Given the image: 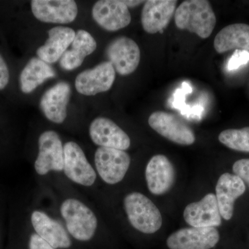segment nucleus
Instances as JSON below:
<instances>
[{
    "label": "nucleus",
    "instance_id": "obj_2",
    "mask_svg": "<svg viewBox=\"0 0 249 249\" xmlns=\"http://www.w3.org/2000/svg\"><path fill=\"white\" fill-rule=\"evenodd\" d=\"M124 210L134 229L145 234L155 233L162 226L161 214L148 197L132 193L124 199Z\"/></svg>",
    "mask_w": 249,
    "mask_h": 249
},
{
    "label": "nucleus",
    "instance_id": "obj_8",
    "mask_svg": "<svg viewBox=\"0 0 249 249\" xmlns=\"http://www.w3.org/2000/svg\"><path fill=\"white\" fill-rule=\"evenodd\" d=\"M63 171L70 180L82 186H92L96 179V172L75 142H67L64 145Z\"/></svg>",
    "mask_w": 249,
    "mask_h": 249
},
{
    "label": "nucleus",
    "instance_id": "obj_22",
    "mask_svg": "<svg viewBox=\"0 0 249 249\" xmlns=\"http://www.w3.org/2000/svg\"><path fill=\"white\" fill-rule=\"evenodd\" d=\"M214 48L219 53L235 49L249 52V24L237 23L223 28L214 37Z\"/></svg>",
    "mask_w": 249,
    "mask_h": 249
},
{
    "label": "nucleus",
    "instance_id": "obj_16",
    "mask_svg": "<svg viewBox=\"0 0 249 249\" xmlns=\"http://www.w3.org/2000/svg\"><path fill=\"white\" fill-rule=\"evenodd\" d=\"M68 83L60 82L47 90L40 100V107L45 117L54 124H60L67 116V106L71 96Z\"/></svg>",
    "mask_w": 249,
    "mask_h": 249
},
{
    "label": "nucleus",
    "instance_id": "obj_23",
    "mask_svg": "<svg viewBox=\"0 0 249 249\" xmlns=\"http://www.w3.org/2000/svg\"><path fill=\"white\" fill-rule=\"evenodd\" d=\"M55 76V71L49 64L38 58H32L19 75V88L24 93L33 92L46 80Z\"/></svg>",
    "mask_w": 249,
    "mask_h": 249
},
{
    "label": "nucleus",
    "instance_id": "obj_27",
    "mask_svg": "<svg viewBox=\"0 0 249 249\" xmlns=\"http://www.w3.org/2000/svg\"><path fill=\"white\" fill-rule=\"evenodd\" d=\"M10 73L9 67L0 54V90L4 89L9 84Z\"/></svg>",
    "mask_w": 249,
    "mask_h": 249
},
{
    "label": "nucleus",
    "instance_id": "obj_6",
    "mask_svg": "<svg viewBox=\"0 0 249 249\" xmlns=\"http://www.w3.org/2000/svg\"><path fill=\"white\" fill-rule=\"evenodd\" d=\"M106 53L108 61L121 76L133 73L140 63L141 52L138 45L135 41L125 36L111 41Z\"/></svg>",
    "mask_w": 249,
    "mask_h": 249
},
{
    "label": "nucleus",
    "instance_id": "obj_24",
    "mask_svg": "<svg viewBox=\"0 0 249 249\" xmlns=\"http://www.w3.org/2000/svg\"><path fill=\"white\" fill-rule=\"evenodd\" d=\"M218 139L231 150L249 153V127L226 129L219 134Z\"/></svg>",
    "mask_w": 249,
    "mask_h": 249
},
{
    "label": "nucleus",
    "instance_id": "obj_17",
    "mask_svg": "<svg viewBox=\"0 0 249 249\" xmlns=\"http://www.w3.org/2000/svg\"><path fill=\"white\" fill-rule=\"evenodd\" d=\"M175 0H148L144 4L142 12V29L150 34L163 32L168 27L176 11Z\"/></svg>",
    "mask_w": 249,
    "mask_h": 249
},
{
    "label": "nucleus",
    "instance_id": "obj_5",
    "mask_svg": "<svg viewBox=\"0 0 249 249\" xmlns=\"http://www.w3.org/2000/svg\"><path fill=\"white\" fill-rule=\"evenodd\" d=\"M148 124L160 136L178 145H191L196 142L193 129L175 114L155 111L149 117Z\"/></svg>",
    "mask_w": 249,
    "mask_h": 249
},
{
    "label": "nucleus",
    "instance_id": "obj_10",
    "mask_svg": "<svg viewBox=\"0 0 249 249\" xmlns=\"http://www.w3.org/2000/svg\"><path fill=\"white\" fill-rule=\"evenodd\" d=\"M116 78V71L109 61L103 62L76 76L75 87L78 93L95 96L111 89Z\"/></svg>",
    "mask_w": 249,
    "mask_h": 249
},
{
    "label": "nucleus",
    "instance_id": "obj_7",
    "mask_svg": "<svg viewBox=\"0 0 249 249\" xmlns=\"http://www.w3.org/2000/svg\"><path fill=\"white\" fill-rule=\"evenodd\" d=\"M39 153L35 161L36 173L47 175L50 171L64 169V147L56 132L49 130L41 134L38 139Z\"/></svg>",
    "mask_w": 249,
    "mask_h": 249
},
{
    "label": "nucleus",
    "instance_id": "obj_14",
    "mask_svg": "<svg viewBox=\"0 0 249 249\" xmlns=\"http://www.w3.org/2000/svg\"><path fill=\"white\" fill-rule=\"evenodd\" d=\"M147 188L156 196L168 193L175 181V170L168 157L157 155L149 160L145 169Z\"/></svg>",
    "mask_w": 249,
    "mask_h": 249
},
{
    "label": "nucleus",
    "instance_id": "obj_26",
    "mask_svg": "<svg viewBox=\"0 0 249 249\" xmlns=\"http://www.w3.org/2000/svg\"><path fill=\"white\" fill-rule=\"evenodd\" d=\"M249 62V52L244 50L235 51L228 63L229 70H235L242 65H246Z\"/></svg>",
    "mask_w": 249,
    "mask_h": 249
},
{
    "label": "nucleus",
    "instance_id": "obj_11",
    "mask_svg": "<svg viewBox=\"0 0 249 249\" xmlns=\"http://www.w3.org/2000/svg\"><path fill=\"white\" fill-rule=\"evenodd\" d=\"M31 11L39 21L53 24H70L78 16V6L73 0H33Z\"/></svg>",
    "mask_w": 249,
    "mask_h": 249
},
{
    "label": "nucleus",
    "instance_id": "obj_9",
    "mask_svg": "<svg viewBox=\"0 0 249 249\" xmlns=\"http://www.w3.org/2000/svg\"><path fill=\"white\" fill-rule=\"evenodd\" d=\"M219 240L216 228L190 227L179 229L167 239L170 249H211Z\"/></svg>",
    "mask_w": 249,
    "mask_h": 249
},
{
    "label": "nucleus",
    "instance_id": "obj_21",
    "mask_svg": "<svg viewBox=\"0 0 249 249\" xmlns=\"http://www.w3.org/2000/svg\"><path fill=\"white\" fill-rule=\"evenodd\" d=\"M96 48L97 44L93 36L87 31L78 30L72 42L71 49L66 51L60 58V67L67 71L76 70Z\"/></svg>",
    "mask_w": 249,
    "mask_h": 249
},
{
    "label": "nucleus",
    "instance_id": "obj_1",
    "mask_svg": "<svg viewBox=\"0 0 249 249\" xmlns=\"http://www.w3.org/2000/svg\"><path fill=\"white\" fill-rule=\"evenodd\" d=\"M175 22L178 29L206 39L212 34L217 19L209 1L187 0L176 9Z\"/></svg>",
    "mask_w": 249,
    "mask_h": 249
},
{
    "label": "nucleus",
    "instance_id": "obj_12",
    "mask_svg": "<svg viewBox=\"0 0 249 249\" xmlns=\"http://www.w3.org/2000/svg\"><path fill=\"white\" fill-rule=\"evenodd\" d=\"M93 19L98 25L107 31L124 29L132 20L129 8L120 0H100L93 5Z\"/></svg>",
    "mask_w": 249,
    "mask_h": 249
},
{
    "label": "nucleus",
    "instance_id": "obj_29",
    "mask_svg": "<svg viewBox=\"0 0 249 249\" xmlns=\"http://www.w3.org/2000/svg\"><path fill=\"white\" fill-rule=\"evenodd\" d=\"M124 4L127 6L128 8H134L136 7V6H139V5L142 4V3H145V1H124Z\"/></svg>",
    "mask_w": 249,
    "mask_h": 249
},
{
    "label": "nucleus",
    "instance_id": "obj_4",
    "mask_svg": "<svg viewBox=\"0 0 249 249\" xmlns=\"http://www.w3.org/2000/svg\"><path fill=\"white\" fill-rule=\"evenodd\" d=\"M95 165L100 177L108 184L122 181L130 165L127 152L109 147H98L95 152Z\"/></svg>",
    "mask_w": 249,
    "mask_h": 249
},
{
    "label": "nucleus",
    "instance_id": "obj_19",
    "mask_svg": "<svg viewBox=\"0 0 249 249\" xmlns=\"http://www.w3.org/2000/svg\"><path fill=\"white\" fill-rule=\"evenodd\" d=\"M31 220L36 234L54 249H68L71 247V240L64 227L45 213L34 211Z\"/></svg>",
    "mask_w": 249,
    "mask_h": 249
},
{
    "label": "nucleus",
    "instance_id": "obj_25",
    "mask_svg": "<svg viewBox=\"0 0 249 249\" xmlns=\"http://www.w3.org/2000/svg\"><path fill=\"white\" fill-rule=\"evenodd\" d=\"M234 175L240 178L249 187V159L237 160L232 165Z\"/></svg>",
    "mask_w": 249,
    "mask_h": 249
},
{
    "label": "nucleus",
    "instance_id": "obj_3",
    "mask_svg": "<svg viewBox=\"0 0 249 249\" xmlns=\"http://www.w3.org/2000/svg\"><path fill=\"white\" fill-rule=\"evenodd\" d=\"M62 217L66 222L69 232L79 241L92 238L97 229L98 222L92 211L81 201L68 199L60 207Z\"/></svg>",
    "mask_w": 249,
    "mask_h": 249
},
{
    "label": "nucleus",
    "instance_id": "obj_20",
    "mask_svg": "<svg viewBox=\"0 0 249 249\" xmlns=\"http://www.w3.org/2000/svg\"><path fill=\"white\" fill-rule=\"evenodd\" d=\"M48 39L37 49V57L48 64H53L61 58L73 42L76 32L70 27L58 26L48 31Z\"/></svg>",
    "mask_w": 249,
    "mask_h": 249
},
{
    "label": "nucleus",
    "instance_id": "obj_13",
    "mask_svg": "<svg viewBox=\"0 0 249 249\" xmlns=\"http://www.w3.org/2000/svg\"><path fill=\"white\" fill-rule=\"evenodd\" d=\"M91 140L100 147L117 150H127L131 145L129 136L114 121L105 117H98L89 127Z\"/></svg>",
    "mask_w": 249,
    "mask_h": 249
},
{
    "label": "nucleus",
    "instance_id": "obj_15",
    "mask_svg": "<svg viewBox=\"0 0 249 249\" xmlns=\"http://www.w3.org/2000/svg\"><path fill=\"white\" fill-rule=\"evenodd\" d=\"M183 218L193 227H219L222 216L215 195L209 193L201 200L188 204L183 211Z\"/></svg>",
    "mask_w": 249,
    "mask_h": 249
},
{
    "label": "nucleus",
    "instance_id": "obj_28",
    "mask_svg": "<svg viewBox=\"0 0 249 249\" xmlns=\"http://www.w3.org/2000/svg\"><path fill=\"white\" fill-rule=\"evenodd\" d=\"M29 249H55L37 234L31 235L29 240Z\"/></svg>",
    "mask_w": 249,
    "mask_h": 249
},
{
    "label": "nucleus",
    "instance_id": "obj_18",
    "mask_svg": "<svg viewBox=\"0 0 249 249\" xmlns=\"http://www.w3.org/2000/svg\"><path fill=\"white\" fill-rule=\"evenodd\" d=\"M245 191V183L235 175L224 173L219 177L216 185L215 196L221 216L225 220L231 219L236 199Z\"/></svg>",
    "mask_w": 249,
    "mask_h": 249
}]
</instances>
